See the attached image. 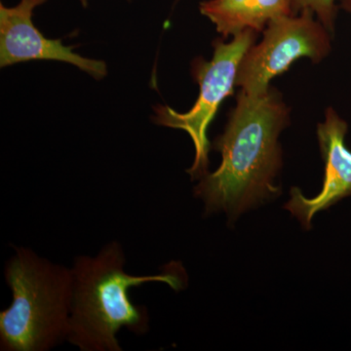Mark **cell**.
<instances>
[{"label":"cell","instance_id":"obj_4","mask_svg":"<svg viewBox=\"0 0 351 351\" xmlns=\"http://www.w3.org/2000/svg\"><path fill=\"white\" fill-rule=\"evenodd\" d=\"M258 38V32L247 29L226 43L223 38L213 41V56L210 61L198 57L191 64V75L199 86L193 107L186 112H176L165 105L154 107L152 122L157 125L186 131L195 145L193 166L186 172L191 179H201L208 173L210 145L208 129L219 106L233 93L245 53Z\"/></svg>","mask_w":351,"mask_h":351},{"label":"cell","instance_id":"obj_10","mask_svg":"<svg viewBox=\"0 0 351 351\" xmlns=\"http://www.w3.org/2000/svg\"><path fill=\"white\" fill-rule=\"evenodd\" d=\"M339 6L346 13L351 14V0H339Z\"/></svg>","mask_w":351,"mask_h":351},{"label":"cell","instance_id":"obj_9","mask_svg":"<svg viewBox=\"0 0 351 351\" xmlns=\"http://www.w3.org/2000/svg\"><path fill=\"white\" fill-rule=\"evenodd\" d=\"M291 3L293 14L304 10L311 11L321 24L334 36L339 8L337 0H291Z\"/></svg>","mask_w":351,"mask_h":351},{"label":"cell","instance_id":"obj_8","mask_svg":"<svg viewBox=\"0 0 351 351\" xmlns=\"http://www.w3.org/2000/svg\"><path fill=\"white\" fill-rule=\"evenodd\" d=\"M199 10L223 39L247 29L262 32L270 21L293 14L291 0H206Z\"/></svg>","mask_w":351,"mask_h":351},{"label":"cell","instance_id":"obj_11","mask_svg":"<svg viewBox=\"0 0 351 351\" xmlns=\"http://www.w3.org/2000/svg\"><path fill=\"white\" fill-rule=\"evenodd\" d=\"M80 3H82L83 6L87 7L88 0H80Z\"/></svg>","mask_w":351,"mask_h":351},{"label":"cell","instance_id":"obj_7","mask_svg":"<svg viewBox=\"0 0 351 351\" xmlns=\"http://www.w3.org/2000/svg\"><path fill=\"white\" fill-rule=\"evenodd\" d=\"M348 131V122L335 108H328L324 122L317 126L321 156L325 163L322 189L319 195L308 199L299 189L292 188L291 199L284 206L306 230L311 228L314 215L351 196V151L346 145Z\"/></svg>","mask_w":351,"mask_h":351},{"label":"cell","instance_id":"obj_1","mask_svg":"<svg viewBox=\"0 0 351 351\" xmlns=\"http://www.w3.org/2000/svg\"><path fill=\"white\" fill-rule=\"evenodd\" d=\"M289 119L290 110L276 89L261 95L240 92L225 132L214 142L221 165L195 189L206 215L225 211L235 218L280 195L274 186L282 166L278 138Z\"/></svg>","mask_w":351,"mask_h":351},{"label":"cell","instance_id":"obj_2","mask_svg":"<svg viewBox=\"0 0 351 351\" xmlns=\"http://www.w3.org/2000/svg\"><path fill=\"white\" fill-rule=\"evenodd\" d=\"M121 245L112 242L96 257L80 256L71 269L73 306L68 341L82 351H121L117 335L126 328L136 335L149 331L147 307L136 306L130 289L147 282H164L176 291L184 285L177 263L154 276H132L124 270Z\"/></svg>","mask_w":351,"mask_h":351},{"label":"cell","instance_id":"obj_3","mask_svg":"<svg viewBox=\"0 0 351 351\" xmlns=\"http://www.w3.org/2000/svg\"><path fill=\"white\" fill-rule=\"evenodd\" d=\"M5 279L12 304L0 313V350L46 351L68 338L71 269L21 247L7 263Z\"/></svg>","mask_w":351,"mask_h":351},{"label":"cell","instance_id":"obj_5","mask_svg":"<svg viewBox=\"0 0 351 351\" xmlns=\"http://www.w3.org/2000/svg\"><path fill=\"white\" fill-rule=\"evenodd\" d=\"M262 40L253 44L240 63L237 86L248 95L269 90V82L302 58L318 64L329 56L334 36L311 11L270 21Z\"/></svg>","mask_w":351,"mask_h":351},{"label":"cell","instance_id":"obj_6","mask_svg":"<svg viewBox=\"0 0 351 351\" xmlns=\"http://www.w3.org/2000/svg\"><path fill=\"white\" fill-rule=\"evenodd\" d=\"M47 0H21L16 6L0 4V66H14L24 62L58 61L73 64L101 80L108 75V66L101 60L89 59L73 51V46L64 45L60 39L44 36L32 23L36 7Z\"/></svg>","mask_w":351,"mask_h":351}]
</instances>
